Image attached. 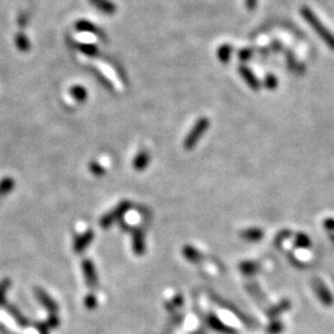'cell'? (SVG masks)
<instances>
[{
	"label": "cell",
	"instance_id": "d6986e66",
	"mask_svg": "<svg viewBox=\"0 0 334 334\" xmlns=\"http://www.w3.org/2000/svg\"><path fill=\"white\" fill-rule=\"evenodd\" d=\"M77 47H78V50L82 53H84L86 56H89V57H94V56H97L98 52H99L98 47L93 44H78Z\"/></svg>",
	"mask_w": 334,
	"mask_h": 334
},
{
	"label": "cell",
	"instance_id": "9a60e30c",
	"mask_svg": "<svg viewBox=\"0 0 334 334\" xmlns=\"http://www.w3.org/2000/svg\"><path fill=\"white\" fill-rule=\"evenodd\" d=\"M239 270L243 275L246 276H251V275L256 274V272L260 270V264L256 262V261H243L240 265H239Z\"/></svg>",
	"mask_w": 334,
	"mask_h": 334
},
{
	"label": "cell",
	"instance_id": "8fae6325",
	"mask_svg": "<svg viewBox=\"0 0 334 334\" xmlns=\"http://www.w3.org/2000/svg\"><path fill=\"white\" fill-rule=\"evenodd\" d=\"M93 238H94L93 230H87L84 234H82L81 237L77 238L76 243H74V251H76L77 254L82 253V251L92 243Z\"/></svg>",
	"mask_w": 334,
	"mask_h": 334
},
{
	"label": "cell",
	"instance_id": "4fadbf2b",
	"mask_svg": "<svg viewBox=\"0 0 334 334\" xmlns=\"http://www.w3.org/2000/svg\"><path fill=\"white\" fill-rule=\"evenodd\" d=\"M182 255L185 256L186 260L193 262V264H197L199 261L203 259V255L199 250H197L194 246L192 245H185L182 249Z\"/></svg>",
	"mask_w": 334,
	"mask_h": 334
},
{
	"label": "cell",
	"instance_id": "8992f818",
	"mask_svg": "<svg viewBox=\"0 0 334 334\" xmlns=\"http://www.w3.org/2000/svg\"><path fill=\"white\" fill-rule=\"evenodd\" d=\"M82 269H83V274L84 277H86V281L88 286L91 287H95L98 285V279H97V274H95V267H94L93 262L92 260H83L82 262Z\"/></svg>",
	"mask_w": 334,
	"mask_h": 334
},
{
	"label": "cell",
	"instance_id": "44dd1931",
	"mask_svg": "<svg viewBox=\"0 0 334 334\" xmlns=\"http://www.w3.org/2000/svg\"><path fill=\"white\" fill-rule=\"evenodd\" d=\"M14 186H15V182L10 177H6L0 181V196H4V194H8L9 192H11Z\"/></svg>",
	"mask_w": 334,
	"mask_h": 334
},
{
	"label": "cell",
	"instance_id": "ac0fdd59",
	"mask_svg": "<svg viewBox=\"0 0 334 334\" xmlns=\"http://www.w3.org/2000/svg\"><path fill=\"white\" fill-rule=\"evenodd\" d=\"M70 93L77 102H84L87 99V95H88L86 88L82 86H73L70 89Z\"/></svg>",
	"mask_w": 334,
	"mask_h": 334
},
{
	"label": "cell",
	"instance_id": "277c9868",
	"mask_svg": "<svg viewBox=\"0 0 334 334\" xmlns=\"http://www.w3.org/2000/svg\"><path fill=\"white\" fill-rule=\"evenodd\" d=\"M312 286H313L314 292H316L317 297L319 298V301H321L322 305L327 306V307H331V306H333V303H334L333 296H332L329 288L323 284V281H322V280L313 279L312 280Z\"/></svg>",
	"mask_w": 334,
	"mask_h": 334
},
{
	"label": "cell",
	"instance_id": "2e32d148",
	"mask_svg": "<svg viewBox=\"0 0 334 334\" xmlns=\"http://www.w3.org/2000/svg\"><path fill=\"white\" fill-rule=\"evenodd\" d=\"M76 29L81 32H92V34H98V29L94 24L88 20H79L76 23Z\"/></svg>",
	"mask_w": 334,
	"mask_h": 334
},
{
	"label": "cell",
	"instance_id": "603a6c76",
	"mask_svg": "<svg viewBox=\"0 0 334 334\" xmlns=\"http://www.w3.org/2000/svg\"><path fill=\"white\" fill-rule=\"evenodd\" d=\"M277 84H279V81H277V78L274 76V74H267V76L265 77L264 86L266 87L267 89L274 91L275 88H277Z\"/></svg>",
	"mask_w": 334,
	"mask_h": 334
},
{
	"label": "cell",
	"instance_id": "5b68a950",
	"mask_svg": "<svg viewBox=\"0 0 334 334\" xmlns=\"http://www.w3.org/2000/svg\"><path fill=\"white\" fill-rule=\"evenodd\" d=\"M207 323H208V326L211 327L212 329H214V331L219 332V333H223V334H238L237 329L232 328V327L227 326V324L223 323L222 321H220L219 318H218L215 314L211 313L208 314V317H207Z\"/></svg>",
	"mask_w": 334,
	"mask_h": 334
},
{
	"label": "cell",
	"instance_id": "ffe728a7",
	"mask_svg": "<svg viewBox=\"0 0 334 334\" xmlns=\"http://www.w3.org/2000/svg\"><path fill=\"white\" fill-rule=\"evenodd\" d=\"M295 245L297 246V248L302 249L310 248V246H311V239H310V237L306 235L305 233H297V235H296L295 238Z\"/></svg>",
	"mask_w": 334,
	"mask_h": 334
},
{
	"label": "cell",
	"instance_id": "7a4b0ae2",
	"mask_svg": "<svg viewBox=\"0 0 334 334\" xmlns=\"http://www.w3.org/2000/svg\"><path fill=\"white\" fill-rule=\"evenodd\" d=\"M209 125H211V121L208 118H199L183 140V149L186 151L193 150L198 144V141L203 138L204 133L209 129Z\"/></svg>",
	"mask_w": 334,
	"mask_h": 334
},
{
	"label": "cell",
	"instance_id": "7402d4cb",
	"mask_svg": "<svg viewBox=\"0 0 334 334\" xmlns=\"http://www.w3.org/2000/svg\"><path fill=\"white\" fill-rule=\"evenodd\" d=\"M217 53L218 58H219L223 63L228 62V61L230 60V56H232V47H230L229 45H223V46H220L219 48H218Z\"/></svg>",
	"mask_w": 334,
	"mask_h": 334
},
{
	"label": "cell",
	"instance_id": "5bb4252c",
	"mask_svg": "<svg viewBox=\"0 0 334 334\" xmlns=\"http://www.w3.org/2000/svg\"><path fill=\"white\" fill-rule=\"evenodd\" d=\"M291 307V302L288 300H284L281 301V302L279 303V305L276 306H272L271 308H270L269 311L266 312L267 316L270 317V318H275V317H277L279 314L284 313V312H286L287 310H290Z\"/></svg>",
	"mask_w": 334,
	"mask_h": 334
},
{
	"label": "cell",
	"instance_id": "cb8c5ba5",
	"mask_svg": "<svg viewBox=\"0 0 334 334\" xmlns=\"http://www.w3.org/2000/svg\"><path fill=\"white\" fill-rule=\"evenodd\" d=\"M284 329V326L280 321H272L267 327V333L269 334H280Z\"/></svg>",
	"mask_w": 334,
	"mask_h": 334
},
{
	"label": "cell",
	"instance_id": "e0dca14e",
	"mask_svg": "<svg viewBox=\"0 0 334 334\" xmlns=\"http://www.w3.org/2000/svg\"><path fill=\"white\" fill-rule=\"evenodd\" d=\"M15 45L18 47V50L23 51V52H26L30 50V41L23 32H19L15 36Z\"/></svg>",
	"mask_w": 334,
	"mask_h": 334
},
{
	"label": "cell",
	"instance_id": "ba28073f",
	"mask_svg": "<svg viewBox=\"0 0 334 334\" xmlns=\"http://www.w3.org/2000/svg\"><path fill=\"white\" fill-rule=\"evenodd\" d=\"M239 73H240L241 78L246 82V84H248L253 91H259V89H260L261 84L260 82H259V79L256 78L255 74L253 73V71L249 70L245 66H240V68H239Z\"/></svg>",
	"mask_w": 334,
	"mask_h": 334
},
{
	"label": "cell",
	"instance_id": "9c48e42d",
	"mask_svg": "<svg viewBox=\"0 0 334 334\" xmlns=\"http://www.w3.org/2000/svg\"><path fill=\"white\" fill-rule=\"evenodd\" d=\"M240 238L245 241H260L262 238H264L265 233L264 230L260 229V228H249V229H244L240 232Z\"/></svg>",
	"mask_w": 334,
	"mask_h": 334
},
{
	"label": "cell",
	"instance_id": "484cf974",
	"mask_svg": "<svg viewBox=\"0 0 334 334\" xmlns=\"http://www.w3.org/2000/svg\"><path fill=\"white\" fill-rule=\"evenodd\" d=\"M290 235H291V232L290 230H284V232H281V233H279L277 234V237H276V239H275V244H281L282 241L285 240V239H287V238H290Z\"/></svg>",
	"mask_w": 334,
	"mask_h": 334
},
{
	"label": "cell",
	"instance_id": "52a82bcc",
	"mask_svg": "<svg viewBox=\"0 0 334 334\" xmlns=\"http://www.w3.org/2000/svg\"><path fill=\"white\" fill-rule=\"evenodd\" d=\"M145 234L143 229H135L133 233V250L136 255L141 256L145 253Z\"/></svg>",
	"mask_w": 334,
	"mask_h": 334
},
{
	"label": "cell",
	"instance_id": "30bf717a",
	"mask_svg": "<svg viewBox=\"0 0 334 334\" xmlns=\"http://www.w3.org/2000/svg\"><path fill=\"white\" fill-rule=\"evenodd\" d=\"M89 3L98 9L102 13L107 14V15H113L117 11V5L113 3L112 0H89Z\"/></svg>",
	"mask_w": 334,
	"mask_h": 334
},
{
	"label": "cell",
	"instance_id": "d4e9b609",
	"mask_svg": "<svg viewBox=\"0 0 334 334\" xmlns=\"http://www.w3.org/2000/svg\"><path fill=\"white\" fill-rule=\"evenodd\" d=\"M89 170L92 171V173H93L94 176H103L105 173V170L98 164V162H91V165H89Z\"/></svg>",
	"mask_w": 334,
	"mask_h": 334
},
{
	"label": "cell",
	"instance_id": "7c38bea8",
	"mask_svg": "<svg viewBox=\"0 0 334 334\" xmlns=\"http://www.w3.org/2000/svg\"><path fill=\"white\" fill-rule=\"evenodd\" d=\"M150 164V154L145 150H141L138 152L133 161V167L135 171H144Z\"/></svg>",
	"mask_w": 334,
	"mask_h": 334
},
{
	"label": "cell",
	"instance_id": "6da1fadb",
	"mask_svg": "<svg viewBox=\"0 0 334 334\" xmlns=\"http://www.w3.org/2000/svg\"><path fill=\"white\" fill-rule=\"evenodd\" d=\"M301 15H302V18L305 19L308 24H310V26L317 32V35L326 42L327 46H328L329 48H332V50H334V35L324 26L323 24H322V21L317 18L316 14H314L311 9L307 8V6H303V8L301 9Z\"/></svg>",
	"mask_w": 334,
	"mask_h": 334
},
{
	"label": "cell",
	"instance_id": "3957f363",
	"mask_svg": "<svg viewBox=\"0 0 334 334\" xmlns=\"http://www.w3.org/2000/svg\"><path fill=\"white\" fill-rule=\"evenodd\" d=\"M130 208H131V202L124 201V202H121L120 204H118L113 211H110L109 213H107L105 215H103V217L100 218V225H102V228L107 229V228H109L110 225L114 224L117 220L121 219V218L125 215L126 212H128Z\"/></svg>",
	"mask_w": 334,
	"mask_h": 334
},
{
	"label": "cell",
	"instance_id": "83f0119b",
	"mask_svg": "<svg viewBox=\"0 0 334 334\" xmlns=\"http://www.w3.org/2000/svg\"><path fill=\"white\" fill-rule=\"evenodd\" d=\"M251 53L253 52H251L250 50H248V48H246V50H241L240 52H239V58H240L241 61H248L249 58L251 57Z\"/></svg>",
	"mask_w": 334,
	"mask_h": 334
},
{
	"label": "cell",
	"instance_id": "4316f807",
	"mask_svg": "<svg viewBox=\"0 0 334 334\" xmlns=\"http://www.w3.org/2000/svg\"><path fill=\"white\" fill-rule=\"evenodd\" d=\"M323 227H324V229L328 230V232H334V219H333V218H328V219H324Z\"/></svg>",
	"mask_w": 334,
	"mask_h": 334
},
{
	"label": "cell",
	"instance_id": "f1b7e54d",
	"mask_svg": "<svg viewBox=\"0 0 334 334\" xmlns=\"http://www.w3.org/2000/svg\"><path fill=\"white\" fill-rule=\"evenodd\" d=\"M256 3H258V0H246V8L249 10H254L256 6Z\"/></svg>",
	"mask_w": 334,
	"mask_h": 334
}]
</instances>
